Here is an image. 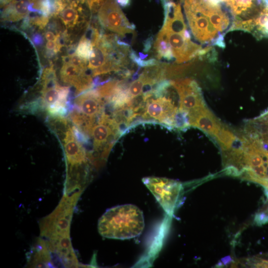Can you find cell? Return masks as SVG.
Listing matches in <instances>:
<instances>
[{
	"label": "cell",
	"instance_id": "1",
	"mask_svg": "<svg viewBox=\"0 0 268 268\" xmlns=\"http://www.w3.org/2000/svg\"><path fill=\"white\" fill-rule=\"evenodd\" d=\"M52 129L61 134L65 151L67 175L64 195H81L89 180V160L82 142L76 134L73 125L64 117H52Z\"/></svg>",
	"mask_w": 268,
	"mask_h": 268
},
{
	"label": "cell",
	"instance_id": "2",
	"mask_svg": "<svg viewBox=\"0 0 268 268\" xmlns=\"http://www.w3.org/2000/svg\"><path fill=\"white\" fill-rule=\"evenodd\" d=\"M184 9L190 28L198 41L223 46L222 33L230 22L218 4L208 0H184Z\"/></svg>",
	"mask_w": 268,
	"mask_h": 268
},
{
	"label": "cell",
	"instance_id": "3",
	"mask_svg": "<svg viewBox=\"0 0 268 268\" xmlns=\"http://www.w3.org/2000/svg\"><path fill=\"white\" fill-rule=\"evenodd\" d=\"M144 227L142 211L136 206L127 204L107 210L98 220V230L103 237L128 239L139 236Z\"/></svg>",
	"mask_w": 268,
	"mask_h": 268
},
{
	"label": "cell",
	"instance_id": "4",
	"mask_svg": "<svg viewBox=\"0 0 268 268\" xmlns=\"http://www.w3.org/2000/svg\"><path fill=\"white\" fill-rule=\"evenodd\" d=\"M79 197L63 195L55 210L40 221V237L47 240L70 237V223Z\"/></svg>",
	"mask_w": 268,
	"mask_h": 268
},
{
	"label": "cell",
	"instance_id": "5",
	"mask_svg": "<svg viewBox=\"0 0 268 268\" xmlns=\"http://www.w3.org/2000/svg\"><path fill=\"white\" fill-rule=\"evenodd\" d=\"M41 81L40 107L45 109L51 117H64L68 109L69 87L59 84L53 67L44 70Z\"/></svg>",
	"mask_w": 268,
	"mask_h": 268
},
{
	"label": "cell",
	"instance_id": "6",
	"mask_svg": "<svg viewBox=\"0 0 268 268\" xmlns=\"http://www.w3.org/2000/svg\"><path fill=\"white\" fill-rule=\"evenodd\" d=\"M158 34L167 41L178 64L189 61L202 53L201 48L191 40L184 21H174L163 26Z\"/></svg>",
	"mask_w": 268,
	"mask_h": 268
},
{
	"label": "cell",
	"instance_id": "7",
	"mask_svg": "<svg viewBox=\"0 0 268 268\" xmlns=\"http://www.w3.org/2000/svg\"><path fill=\"white\" fill-rule=\"evenodd\" d=\"M142 181L165 211L172 214L182 191V184L173 180L156 177H145Z\"/></svg>",
	"mask_w": 268,
	"mask_h": 268
},
{
	"label": "cell",
	"instance_id": "8",
	"mask_svg": "<svg viewBox=\"0 0 268 268\" xmlns=\"http://www.w3.org/2000/svg\"><path fill=\"white\" fill-rule=\"evenodd\" d=\"M98 18L104 28L120 37L134 33L135 26L130 23L116 0H105L98 10Z\"/></svg>",
	"mask_w": 268,
	"mask_h": 268
},
{
	"label": "cell",
	"instance_id": "9",
	"mask_svg": "<svg viewBox=\"0 0 268 268\" xmlns=\"http://www.w3.org/2000/svg\"><path fill=\"white\" fill-rule=\"evenodd\" d=\"M178 108L171 98L164 96L155 99L150 97L145 101L141 117L143 122L159 123L172 130V118Z\"/></svg>",
	"mask_w": 268,
	"mask_h": 268
},
{
	"label": "cell",
	"instance_id": "10",
	"mask_svg": "<svg viewBox=\"0 0 268 268\" xmlns=\"http://www.w3.org/2000/svg\"><path fill=\"white\" fill-rule=\"evenodd\" d=\"M179 96V107L191 113L206 106L198 83L190 78L171 80Z\"/></svg>",
	"mask_w": 268,
	"mask_h": 268
},
{
	"label": "cell",
	"instance_id": "11",
	"mask_svg": "<svg viewBox=\"0 0 268 268\" xmlns=\"http://www.w3.org/2000/svg\"><path fill=\"white\" fill-rule=\"evenodd\" d=\"M76 110L84 118L95 122L105 111V101L95 89H89L78 95L74 100Z\"/></svg>",
	"mask_w": 268,
	"mask_h": 268
},
{
	"label": "cell",
	"instance_id": "12",
	"mask_svg": "<svg viewBox=\"0 0 268 268\" xmlns=\"http://www.w3.org/2000/svg\"><path fill=\"white\" fill-rule=\"evenodd\" d=\"M63 61L60 76L64 83L73 86L77 93L84 92L94 86L92 76L87 72V69L75 66L66 61Z\"/></svg>",
	"mask_w": 268,
	"mask_h": 268
},
{
	"label": "cell",
	"instance_id": "13",
	"mask_svg": "<svg viewBox=\"0 0 268 268\" xmlns=\"http://www.w3.org/2000/svg\"><path fill=\"white\" fill-rule=\"evenodd\" d=\"M191 126L197 128L212 137L222 125L205 107L189 113Z\"/></svg>",
	"mask_w": 268,
	"mask_h": 268
},
{
	"label": "cell",
	"instance_id": "14",
	"mask_svg": "<svg viewBox=\"0 0 268 268\" xmlns=\"http://www.w3.org/2000/svg\"><path fill=\"white\" fill-rule=\"evenodd\" d=\"M27 266L32 268H52L50 251L42 238H38L26 255Z\"/></svg>",
	"mask_w": 268,
	"mask_h": 268
},
{
	"label": "cell",
	"instance_id": "15",
	"mask_svg": "<svg viewBox=\"0 0 268 268\" xmlns=\"http://www.w3.org/2000/svg\"><path fill=\"white\" fill-rule=\"evenodd\" d=\"M30 0H12L6 5L2 12V18L5 20L16 21L26 18L30 12H34Z\"/></svg>",
	"mask_w": 268,
	"mask_h": 268
},
{
	"label": "cell",
	"instance_id": "16",
	"mask_svg": "<svg viewBox=\"0 0 268 268\" xmlns=\"http://www.w3.org/2000/svg\"><path fill=\"white\" fill-rule=\"evenodd\" d=\"M80 0H69L67 4L61 10L59 15L67 28L75 25L78 21L79 13H81L82 8L79 5Z\"/></svg>",
	"mask_w": 268,
	"mask_h": 268
},
{
	"label": "cell",
	"instance_id": "17",
	"mask_svg": "<svg viewBox=\"0 0 268 268\" xmlns=\"http://www.w3.org/2000/svg\"><path fill=\"white\" fill-rule=\"evenodd\" d=\"M212 137L221 146L223 151L228 150L232 146L236 138V134L222 125Z\"/></svg>",
	"mask_w": 268,
	"mask_h": 268
},
{
	"label": "cell",
	"instance_id": "18",
	"mask_svg": "<svg viewBox=\"0 0 268 268\" xmlns=\"http://www.w3.org/2000/svg\"><path fill=\"white\" fill-rule=\"evenodd\" d=\"M190 126L189 112L178 107L172 118V129L183 131Z\"/></svg>",
	"mask_w": 268,
	"mask_h": 268
},
{
	"label": "cell",
	"instance_id": "19",
	"mask_svg": "<svg viewBox=\"0 0 268 268\" xmlns=\"http://www.w3.org/2000/svg\"><path fill=\"white\" fill-rule=\"evenodd\" d=\"M154 48L157 53V58H164L167 61H171L174 59L173 53L169 44L167 41L161 35L158 34Z\"/></svg>",
	"mask_w": 268,
	"mask_h": 268
},
{
	"label": "cell",
	"instance_id": "20",
	"mask_svg": "<svg viewBox=\"0 0 268 268\" xmlns=\"http://www.w3.org/2000/svg\"><path fill=\"white\" fill-rule=\"evenodd\" d=\"M146 82L147 78L142 72L137 79L130 84L128 86V92L132 100L141 96Z\"/></svg>",
	"mask_w": 268,
	"mask_h": 268
},
{
	"label": "cell",
	"instance_id": "21",
	"mask_svg": "<svg viewBox=\"0 0 268 268\" xmlns=\"http://www.w3.org/2000/svg\"><path fill=\"white\" fill-rule=\"evenodd\" d=\"M93 48L91 40L84 35L79 42L76 53L82 59L87 60L90 58Z\"/></svg>",
	"mask_w": 268,
	"mask_h": 268
},
{
	"label": "cell",
	"instance_id": "22",
	"mask_svg": "<svg viewBox=\"0 0 268 268\" xmlns=\"http://www.w3.org/2000/svg\"><path fill=\"white\" fill-rule=\"evenodd\" d=\"M130 58L140 67H149L157 65L159 63L155 59H150L149 60L144 61L141 58L138 57L134 51H131L130 54Z\"/></svg>",
	"mask_w": 268,
	"mask_h": 268
},
{
	"label": "cell",
	"instance_id": "23",
	"mask_svg": "<svg viewBox=\"0 0 268 268\" xmlns=\"http://www.w3.org/2000/svg\"><path fill=\"white\" fill-rule=\"evenodd\" d=\"M63 61H66L75 66L87 69V60H85L76 53H73L63 58Z\"/></svg>",
	"mask_w": 268,
	"mask_h": 268
},
{
	"label": "cell",
	"instance_id": "24",
	"mask_svg": "<svg viewBox=\"0 0 268 268\" xmlns=\"http://www.w3.org/2000/svg\"><path fill=\"white\" fill-rule=\"evenodd\" d=\"M26 20L40 28H44L49 21L48 17L44 15L30 17L27 18Z\"/></svg>",
	"mask_w": 268,
	"mask_h": 268
},
{
	"label": "cell",
	"instance_id": "25",
	"mask_svg": "<svg viewBox=\"0 0 268 268\" xmlns=\"http://www.w3.org/2000/svg\"><path fill=\"white\" fill-rule=\"evenodd\" d=\"M255 222L259 226L268 222V214L264 212H259L255 216Z\"/></svg>",
	"mask_w": 268,
	"mask_h": 268
},
{
	"label": "cell",
	"instance_id": "26",
	"mask_svg": "<svg viewBox=\"0 0 268 268\" xmlns=\"http://www.w3.org/2000/svg\"><path fill=\"white\" fill-rule=\"evenodd\" d=\"M104 0H89V5L91 10L95 11L97 7L103 2Z\"/></svg>",
	"mask_w": 268,
	"mask_h": 268
},
{
	"label": "cell",
	"instance_id": "27",
	"mask_svg": "<svg viewBox=\"0 0 268 268\" xmlns=\"http://www.w3.org/2000/svg\"><path fill=\"white\" fill-rule=\"evenodd\" d=\"M45 37L48 41H57L59 39V34H55L53 32L48 31L45 34Z\"/></svg>",
	"mask_w": 268,
	"mask_h": 268
},
{
	"label": "cell",
	"instance_id": "28",
	"mask_svg": "<svg viewBox=\"0 0 268 268\" xmlns=\"http://www.w3.org/2000/svg\"><path fill=\"white\" fill-rule=\"evenodd\" d=\"M152 42V39L151 38H149L146 40L144 44V52H147L149 51V50L150 49L151 46Z\"/></svg>",
	"mask_w": 268,
	"mask_h": 268
},
{
	"label": "cell",
	"instance_id": "29",
	"mask_svg": "<svg viewBox=\"0 0 268 268\" xmlns=\"http://www.w3.org/2000/svg\"><path fill=\"white\" fill-rule=\"evenodd\" d=\"M118 3L121 6L126 7L129 5L130 0H116Z\"/></svg>",
	"mask_w": 268,
	"mask_h": 268
},
{
	"label": "cell",
	"instance_id": "30",
	"mask_svg": "<svg viewBox=\"0 0 268 268\" xmlns=\"http://www.w3.org/2000/svg\"><path fill=\"white\" fill-rule=\"evenodd\" d=\"M231 259L230 257L228 256L221 259V261H222L221 263H222L224 265H227V264L231 262Z\"/></svg>",
	"mask_w": 268,
	"mask_h": 268
},
{
	"label": "cell",
	"instance_id": "31",
	"mask_svg": "<svg viewBox=\"0 0 268 268\" xmlns=\"http://www.w3.org/2000/svg\"><path fill=\"white\" fill-rule=\"evenodd\" d=\"M12 0H0L1 5L2 6H5L7 3H9Z\"/></svg>",
	"mask_w": 268,
	"mask_h": 268
}]
</instances>
